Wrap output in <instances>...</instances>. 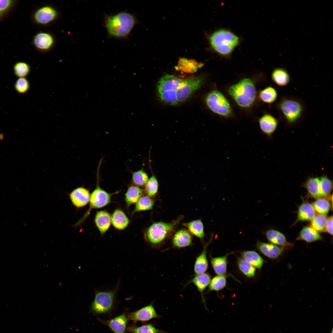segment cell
Wrapping results in <instances>:
<instances>
[{"instance_id":"cell-1","label":"cell","mask_w":333,"mask_h":333,"mask_svg":"<svg viewBox=\"0 0 333 333\" xmlns=\"http://www.w3.org/2000/svg\"><path fill=\"white\" fill-rule=\"evenodd\" d=\"M275 107L279 113L280 121L289 128L294 127L300 124L307 114L305 102L295 96H282L276 102Z\"/></svg>"},{"instance_id":"cell-2","label":"cell","mask_w":333,"mask_h":333,"mask_svg":"<svg viewBox=\"0 0 333 333\" xmlns=\"http://www.w3.org/2000/svg\"><path fill=\"white\" fill-rule=\"evenodd\" d=\"M137 23L134 15L123 11L106 15L104 25L109 37L124 39L128 37Z\"/></svg>"},{"instance_id":"cell-3","label":"cell","mask_w":333,"mask_h":333,"mask_svg":"<svg viewBox=\"0 0 333 333\" xmlns=\"http://www.w3.org/2000/svg\"><path fill=\"white\" fill-rule=\"evenodd\" d=\"M212 49L224 58L230 56L240 42V38L229 30L221 29L213 32L209 37Z\"/></svg>"},{"instance_id":"cell-4","label":"cell","mask_w":333,"mask_h":333,"mask_svg":"<svg viewBox=\"0 0 333 333\" xmlns=\"http://www.w3.org/2000/svg\"><path fill=\"white\" fill-rule=\"evenodd\" d=\"M230 96L240 107L249 109L254 105L257 92L254 81L250 78H243L230 86L228 89Z\"/></svg>"},{"instance_id":"cell-5","label":"cell","mask_w":333,"mask_h":333,"mask_svg":"<svg viewBox=\"0 0 333 333\" xmlns=\"http://www.w3.org/2000/svg\"><path fill=\"white\" fill-rule=\"evenodd\" d=\"M182 218L180 216L170 223L160 221L153 223L145 232V240L153 246L162 244L174 233Z\"/></svg>"},{"instance_id":"cell-6","label":"cell","mask_w":333,"mask_h":333,"mask_svg":"<svg viewBox=\"0 0 333 333\" xmlns=\"http://www.w3.org/2000/svg\"><path fill=\"white\" fill-rule=\"evenodd\" d=\"M117 286L113 289L106 291H95L94 300L90 306V312L95 314L109 313L113 307L118 289Z\"/></svg>"},{"instance_id":"cell-7","label":"cell","mask_w":333,"mask_h":333,"mask_svg":"<svg viewBox=\"0 0 333 333\" xmlns=\"http://www.w3.org/2000/svg\"><path fill=\"white\" fill-rule=\"evenodd\" d=\"M206 104L214 113L225 118L231 117L233 114L231 106L228 99L220 91L212 90L206 98Z\"/></svg>"},{"instance_id":"cell-8","label":"cell","mask_w":333,"mask_h":333,"mask_svg":"<svg viewBox=\"0 0 333 333\" xmlns=\"http://www.w3.org/2000/svg\"><path fill=\"white\" fill-rule=\"evenodd\" d=\"M204 81V79L203 77L183 80L176 90L178 102L186 100L194 92L202 86Z\"/></svg>"},{"instance_id":"cell-9","label":"cell","mask_w":333,"mask_h":333,"mask_svg":"<svg viewBox=\"0 0 333 333\" xmlns=\"http://www.w3.org/2000/svg\"><path fill=\"white\" fill-rule=\"evenodd\" d=\"M126 315L128 320L134 322H145L153 319L162 317L157 313L153 306V302L137 311L129 313Z\"/></svg>"},{"instance_id":"cell-10","label":"cell","mask_w":333,"mask_h":333,"mask_svg":"<svg viewBox=\"0 0 333 333\" xmlns=\"http://www.w3.org/2000/svg\"><path fill=\"white\" fill-rule=\"evenodd\" d=\"M261 133L269 138H271L280 122L279 118L267 112H265L258 120Z\"/></svg>"},{"instance_id":"cell-11","label":"cell","mask_w":333,"mask_h":333,"mask_svg":"<svg viewBox=\"0 0 333 333\" xmlns=\"http://www.w3.org/2000/svg\"><path fill=\"white\" fill-rule=\"evenodd\" d=\"M111 195L98 185L90 195L89 210L101 208L107 205L110 202Z\"/></svg>"},{"instance_id":"cell-12","label":"cell","mask_w":333,"mask_h":333,"mask_svg":"<svg viewBox=\"0 0 333 333\" xmlns=\"http://www.w3.org/2000/svg\"><path fill=\"white\" fill-rule=\"evenodd\" d=\"M57 13L54 8L45 6L38 9L35 13L34 18L38 23L41 25L48 24L56 18Z\"/></svg>"},{"instance_id":"cell-13","label":"cell","mask_w":333,"mask_h":333,"mask_svg":"<svg viewBox=\"0 0 333 333\" xmlns=\"http://www.w3.org/2000/svg\"><path fill=\"white\" fill-rule=\"evenodd\" d=\"M98 320L114 333H125L128 320L125 312L109 320H103L99 318Z\"/></svg>"},{"instance_id":"cell-14","label":"cell","mask_w":333,"mask_h":333,"mask_svg":"<svg viewBox=\"0 0 333 333\" xmlns=\"http://www.w3.org/2000/svg\"><path fill=\"white\" fill-rule=\"evenodd\" d=\"M257 246V248L261 253L272 259L279 258L284 252V248L271 243L258 241Z\"/></svg>"},{"instance_id":"cell-15","label":"cell","mask_w":333,"mask_h":333,"mask_svg":"<svg viewBox=\"0 0 333 333\" xmlns=\"http://www.w3.org/2000/svg\"><path fill=\"white\" fill-rule=\"evenodd\" d=\"M54 43V39L52 36L49 33L40 32L37 33L34 37L33 43L37 49L43 51L50 49Z\"/></svg>"},{"instance_id":"cell-16","label":"cell","mask_w":333,"mask_h":333,"mask_svg":"<svg viewBox=\"0 0 333 333\" xmlns=\"http://www.w3.org/2000/svg\"><path fill=\"white\" fill-rule=\"evenodd\" d=\"M172 242L173 246L177 248L187 247L192 244V236L187 230L181 229L178 230L174 234Z\"/></svg>"},{"instance_id":"cell-17","label":"cell","mask_w":333,"mask_h":333,"mask_svg":"<svg viewBox=\"0 0 333 333\" xmlns=\"http://www.w3.org/2000/svg\"><path fill=\"white\" fill-rule=\"evenodd\" d=\"M90 196L89 191L82 187L75 189L70 194L72 202L77 207H82L87 204L89 201Z\"/></svg>"},{"instance_id":"cell-18","label":"cell","mask_w":333,"mask_h":333,"mask_svg":"<svg viewBox=\"0 0 333 333\" xmlns=\"http://www.w3.org/2000/svg\"><path fill=\"white\" fill-rule=\"evenodd\" d=\"M182 80L173 75H166L158 83V91L176 90Z\"/></svg>"},{"instance_id":"cell-19","label":"cell","mask_w":333,"mask_h":333,"mask_svg":"<svg viewBox=\"0 0 333 333\" xmlns=\"http://www.w3.org/2000/svg\"><path fill=\"white\" fill-rule=\"evenodd\" d=\"M273 82L280 87H284L288 85L291 81V76L285 68L279 67L274 68L271 74Z\"/></svg>"},{"instance_id":"cell-20","label":"cell","mask_w":333,"mask_h":333,"mask_svg":"<svg viewBox=\"0 0 333 333\" xmlns=\"http://www.w3.org/2000/svg\"><path fill=\"white\" fill-rule=\"evenodd\" d=\"M212 235L209 240L204 246L201 253L198 256L195 261L194 269L195 274L205 273L208 267V263L207 257V248L211 242L212 239Z\"/></svg>"},{"instance_id":"cell-21","label":"cell","mask_w":333,"mask_h":333,"mask_svg":"<svg viewBox=\"0 0 333 333\" xmlns=\"http://www.w3.org/2000/svg\"><path fill=\"white\" fill-rule=\"evenodd\" d=\"M278 97L277 89L272 85L267 86L261 90L258 94L259 100L269 106L276 101Z\"/></svg>"},{"instance_id":"cell-22","label":"cell","mask_w":333,"mask_h":333,"mask_svg":"<svg viewBox=\"0 0 333 333\" xmlns=\"http://www.w3.org/2000/svg\"><path fill=\"white\" fill-rule=\"evenodd\" d=\"M95 221L99 231L103 234L107 231L110 226L111 216L106 211H97L95 216Z\"/></svg>"},{"instance_id":"cell-23","label":"cell","mask_w":333,"mask_h":333,"mask_svg":"<svg viewBox=\"0 0 333 333\" xmlns=\"http://www.w3.org/2000/svg\"><path fill=\"white\" fill-rule=\"evenodd\" d=\"M266 237L271 244L284 248L291 247L293 245L287 241L285 236L281 232L274 229L267 231Z\"/></svg>"},{"instance_id":"cell-24","label":"cell","mask_w":333,"mask_h":333,"mask_svg":"<svg viewBox=\"0 0 333 333\" xmlns=\"http://www.w3.org/2000/svg\"><path fill=\"white\" fill-rule=\"evenodd\" d=\"M304 185L309 193L314 198L318 199L323 197L319 177H311L308 178L305 181Z\"/></svg>"},{"instance_id":"cell-25","label":"cell","mask_w":333,"mask_h":333,"mask_svg":"<svg viewBox=\"0 0 333 333\" xmlns=\"http://www.w3.org/2000/svg\"><path fill=\"white\" fill-rule=\"evenodd\" d=\"M204 64L197 62L193 60L185 58L179 59L176 69L187 73H193L201 68Z\"/></svg>"},{"instance_id":"cell-26","label":"cell","mask_w":333,"mask_h":333,"mask_svg":"<svg viewBox=\"0 0 333 333\" xmlns=\"http://www.w3.org/2000/svg\"><path fill=\"white\" fill-rule=\"evenodd\" d=\"M211 280V276L208 273L195 275V276L189 282L192 283L197 287L198 291L202 296L203 302H205L203 296V292L209 285Z\"/></svg>"},{"instance_id":"cell-27","label":"cell","mask_w":333,"mask_h":333,"mask_svg":"<svg viewBox=\"0 0 333 333\" xmlns=\"http://www.w3.org/2000/svg\"><path fill=\"white\" fill-rule=\"evenodd\" d=\"M111 222L116 228L122 230L128 226L129 223V220L122 211L116 209L111 216Z\"/></svg>"},{"instance_id":"cell-28","label":"cell","mask_w":333,"mask_h":333,"mask_svg":"<svg viewBox=\"0 0 333 333\" xmlns=\"http://www.w3.org/2000/svg\"><path fill=\"white\" fill-rule=\"evenodd\" d=\"M297 221H304L312 220L315 216V210L311 204L303 203L298 208Z\"/></svg>"},{"instance_id":"cell-29","label":"cell","mask_w":333,"mask_h":333,"mask_svg":"<svg viewBox=\"0 0 333 333\" xmlns=\"http://www.w3.org/2000/svg\"><path fill=\"white\" fill-rule=\"evenodd\" d=\"M183 225L191 233L201 240L204 239L205 233L203 224L200 219L185 223Z\"/></svg>"},{"instance_id":"cell-30","label":"cell","mask_w":333,"mask_h":333,"mask_svg":"<svg viewBox=\"0 0 333 333\" xmlns=\"http://www.w3.org/2000/svg\"><path fill=\"white\" fill-rule=\"evenodd\" d=\"M126 330L130 333H168L157 329L151 323L145 324L139 326L130 325L127 327Z\"/></svg>"},{"instance_id":"cell-31","label":"cell","mask_w":333,"mask_h":333,"mask_svg":"<svg viewBox=\"0 0 333 333\" xmlns=\"http://www.w3.org/2000/svg\"><path fill=\"white\" fill-rule=\"evenodd\" d=\"M143 190L140 187L131 185L130 186L125 194V201L127 206L136 203L140 198L142 196Z\"/></svg>"},{"instance_id":"cell-32","label":"cell","mask_w":333,"mask_h":333,"mask_svg":"<svg viewBox=\"0 0 333 333\" xmlns=\"http://www.w3.org/2000/svg\"><path fill=\"white\" fill-rule=\"evenodd\" d=\"M322 237L318 232L310 227H305L301 231L298 238V240H303L307 242H312L320 240Z\"/></svg>"},{"instance_id":"cell-33","label":"cell","mask_w":333,"mask_h":333,"mask_svg":"<svg viewBox=\"0 0 333 333\" xmlns=\"http://www.w3.org/2000/svg\"><path fill=\"white\" fill-rule=\"evenodd\" d=\"M242 258L250 263L255 268L261 269L264 263L261 257L255 251H246L241 253Z\"/></svg>"},{"instance_id":"cell-34","label":"cell","mask_w":333,"mask_h":333,"mask_svg":"<svg viewBox=\"0 0 333 333\" xmlns=\"http://www.w3.org/2000/svg\"><path fill=\"white\" fill-rule=\"evenodd\" d=\"M228 255L221 257H212L211 263L215 273L217 275H224L227 269V258Z\"/></svg>"},{"instance_id":"cell-35","label":"cell","mask_w":333,"mask_h":333,"mask_svg":"<svg viewBox=\"0 0 333 333\" xmlns=\"http://www.w3.org/2000/svg\"><path fill=\"white\" fill-rule=\"evenodd\" d=\"M136 203L133 213L151 209L154 204L153 200L147 195L142 196Z\"/></svg>"},{"instance_id":"cell-36","label":"cell","mask_w":333,"mask_h":333,"mask_svg":"<svg viewBox=\"0 0 333 333\" xmlns=\"http://www.w3.org/2000/svg\"><path fill=\"white\" fill-rule=\"evenodd\" d=\"M145 186V191L147 195L151 198L155 196L157 194L158 183L156 176L153 173Z\"/></svg>"},{"instance_id":"cell-37","label":"cell","mask_w":333,"mask_h":333,"mask_svg":"<svg viewBox=\"0 0 333 333\" xmlns=\"http://www.w3.org/2000/svg\"><path fill=\"white\" fill-rule=\"evenodd\" d=\"M132 181L134 185L140 187L145 186L149 178L143 168L132 172Z\"/></svg>"},{"instance_id":"cell-38","label":"cell","mask_w":333,"mask_h":333,"mask_svg":"<svg viewBox=\"0 0 333 333\" xmlns=\"http://www.w3.org/2000/svg\"><path fill=\"white\" fill-rule=\"evenodd\" d=\"M226 284V276L217 275L211 280L209 285L210 291H218L224 288Z\"/></svg>"},{"instance_id":"cell-39","label":"cell","mask_w":333,"mask_h":333,"mask_svg":"<svg viewBox=\"0 0 333 333\" xmlns=\"http://www.w3.org/2000/svg\"><path fill=\"white\" fill-rule=\"evenodd\" d=\"M161 100L171 105H175L178 103L175 90L158 91Z\"/></svg>"},{"instance_id":"cell-40","label":"cell","mask_w":333,"mask_h":333,"mask_svg":"<svg viewBox=\"0 0 333 333\" xmlns=\"http://www.w3.org/2000/svg\"><path fill=\"white\" fill-rule=\"evenodd\" d=\"M237 265L240 270L247 277H252L255 275V268L242 258L238 259Z\"/></svg>"},{"instance_id":"cell-41","label":"cell","mask_w":333,"mask_h":333,"mask_svg":"<svg viewBox=\"0 0 333 333\" xmlns=\"http://www.w3.org/2000/svg\"><path fill=\"white\" fill-rule=\"evenodd\" d=\"M313 206L314 210L320 214L325 215L330 208L329 202L325 198H318L313 203Z\"/></svg>"},{"instance_id":"cell-42","label":"cell","mask_w":333,"mask_h":333,"mask_svg":"<svg viewBox=\"0 0 333 333\" xmlns=\"http://www.w3.org/2000/svg\"><path fill=\"white\" fill-rule=\"evenodd\" d=\"M30 67L27 63L23 62L16 63L13 66L14 74L19 78L25 77L30 71Z\"/></svg>"},{"instance_id":"cell-43","label":"cell","mask_w":333,"mask_h":333,"mask_svg":"<svg viewBox=\"0 0 333 333\" xmlns=\"http://www.w3.org/2000/svg\"><path fill=\"white\" fill-rule=\"evenodd\" d=\"M321 189L323 197L327 196L330 193L332 188V181L326 175L319 177Z\"/></svg>"},{"instance_id":"cell-44","label":"cell","mask_w":333,"mask_h":333,"mask_svg":"<svg viewBox=\"0 0 333 333\" xmlns=\"http://www.w3.org/2000/svg\"><path fill=\"white\" fill-rule=\"evenodd\" d=\"M327 220L326 216L325 215L319 214L315 216L311 221L312 227L317 231H324Z\"/></svg>"},{"instance_id":"cell-45","label":"cell","mask_w":333,"mask_h":333,"mask_svg":"<svg viewBox=\"0 0 333 333\" xmlns=\"http://www.w3.org/2000/svg\"><path fill=\"white\" fill-rule=\"evenodd\" d=\"M16 1L0 0V20H2L14 6Z\"/></svg>"},{"instance_id":"cell-46","label":"cell","mask_w":333,"mask_h":333,"mask_svg":"<svg viewBox=\"0 0 333 333\" xmlns=\"http://www.w3.org/2000/svg\"><path fill=\"white\" fill-rule=\"evenodd\" d=\"M15 90L20 94H24L27 92L30 88L29 81L25 77L19 78L14 84Z\"/></svg>"},{"instance_id":"cell-47","label":"cell","mask_w":333,"mask_h":333,"mask_svg":"<svg viewBox=\"0 0 333 333\" xmlns=\"http://www.w3.org/2000/svg\"><path fill=\"white\" fill-rule=\"evenodd\" d=\"M333 217L332 216L327 219L325 230L330 234H333Z\"/></svg>"},{"instance_id":"cell-48","label":"cell","mask_w":333,"mask_h":333,"mask_svg":"<svg viewBox=\"0 0 333 333\" xmlns=\"http://www.w3.org/2000/svg\"><path fill=\"white\" fill-rule=\"evenodd\" d=\"M4 134L2 133H0V141H2L3 140L4 138Z\"/></svg>"}]
</instances>
